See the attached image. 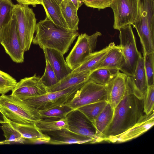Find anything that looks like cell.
<instances>
[{"label": "cell", "instance_id": "6da1fadb", "mask_svg": "<svg viewBox=\"0 0 154 154\" xmlns=\"http://www.w3.org/2000/svg\"><path fill=\"white\" fill-rule=\"evenodd\" d=\"M144 114L143 99L131 93L127 87L124 97L114 109L112 120L104 134V141L127 130Z\"/></svg>", "mask_w": 154, "mask_h": 154}, {"label": "cell", "instance_id": "7a4b0ae2", "mask_svg": "<svg viewBox=\"0 0 154 154\" xmlns=\"http://www.w3.org/2000/svg\"><path fill=\"white\" fill-rule=\"evenodd\" d=\"M35 32L33 44L42 49L55 50L63 55L79 35L77 31L68 32L58 27L47 17L37 23Z\"/></svg>", "mask_w": 154, "mask_h": 154}, {"label": "cell", "instance_id": "3957f363", "mask_svg": "<svg viewBox=\"0 0 154 154\" xmlns=\"http://www.w3.org/2000/svg\"><path fill=\"white\" fill-rule=\"evenodd\" d=\"M137 17L132 25L140 38L143 54L154 52V0H138Z\"/></svg>", "mask_w": 154, "mask_h": 154}, {"label": "cell", "instance_id": "277c9868", "mask_svg": "<svg viewBox=\"0 0 154 154\" xmlns=\"http://www.w3.org/2000/svg\"><path fill=\"white\" fill-rule=\"evenodd\" d=\"M0 109L9 120L17 124L34 125L41 120L38 110L11 95L0 96Z\"/></svg>", "mask_w": 154, "mask_h": 154}, {"label": "cell", "instance_id": "5b68a950", "mask_svg": "<svg viewBox=\"0 0 154 154\" xmlns=\"http://www.w3.org/2000/svg\"><path fill=\"white\" fill-rule=\"evenodd\" d=\"M13 12L16 19L21 46L25 52L29 50L35 32V14L28 5L18 3L14 5Z\"/></svg>", "mask_w": 154, "mask_h": 154}, {"label": "cell", "instance_id": "8992f818", "mask_svg": "<svg viewBox=\"0 0 154 154\" xmlns=\"http://www.w3.org/2000/svg\"><path fill=\"white\" fill-rule=\"evenodd\" d=\"M119 38L124 58V63L120 70L128 76L134 73L140 53L137 49L132 25L129 24L120 28Z\"/></svg>", "mask_w": 154, "mask_h": 154}, {"label": "cell", "instance_id": "52a82bcc", "mask_svg": "<svg viewBox=\"0 0 154 154\" xmlns=\"http://www.w3.org/2000/svg\"><path fill=\"white\" fill-rule=\"evenodd\" d=\"M0 43L12 60L17 63L24 62V53L18 32L17 21L13 12L8 23L0 30Z\"/></svg>", "mask_w": 154, "mask_h": 154}, {"label": "cell", "instance_id": "ba28073f", "mask_svg": "<svg viewBox=\"0 0 154 154\" xmlns=\"http://www.w3.org/2000/svg\"><path fill=\"white\" fill-rule=\"evenodd\" d=\"M104 100L107 101L106 86L88 80L64 105L74 110L85 105Z\"/></svg>", "mask_w": 154, "mask_h": 154}, {"label": "cell", "instance_id": "9c48e42d", "mask_svg": "<svg viewBox=\"0 0 154 154\" xmlns=\"http://www.w3.org/2000/svg\"><path fill=\"white\" fill-rule=\"evenodd\" d=\"M85 83L61 91L49 92L39 97L28 98L22 100L38 110L63 105L72 98L77 91Z\"/></svg>", "mask_w": 154, "mask_h": 154}, {"label": "cell", "instance_id": "30bf717a", "mask_svg": "<svg viewBox=\"0 0 154 154\" xmlns=\"http://www.w3.org/2000/svg\"><path fill=\"white\" fill-rule=\"evenodd\" d=\"M98 31L91 35L86 33L79 35L71 51L66 58L68 66L73 70L79 66L96 48L98 38L101 35Z\"/></svg>", "mask_w": 154, "mask_h": 154}, {"label": "cell", "instance_id": "8fae6325", "mask_svg": "<svg viewBox=\"0 0 154 154\" xmlns=\"http://www.w3.org/2000/svg\"><path fill=\"white\" fill-rule=\"evenodd\" d=\"M138 0H114L110 7L114 14V29L119 30L135 21L138 11Z\"/></svg>", "mask_w": 154, "mask_h": 154}, {"label": "cell", "instance_id": "7c38bea8", "mask_svg": "<svg viewBox=\"0 0 154 154\" xmlns=\"http://www.w3.org/2000/svg\"><path fill=\"white\" fill-rule=\"evenodd\" d=\"M69 130L92 139L93 143L103 141L97 135L93 123L77 109L71 111L66 117Z\"/></svg>", "mask_w": 154, "mask_h": 154}, {"label": "cell", "instance_id": "4fadbf2b", "mask_svg": "<svg viewBox=\"0 0 154 154\" xmlns=\"http://www.w3.org/2000/svg\"><path fill=\"white\" fill-rule=\"evenodd\" d=\"M40 77L36 74L30 77L20 79L12 91L11 95L20 100L40 96L47 93V87L41 81Z\"/></svg>", "mask_w": 154, "mask_h": 154}, {"label": "cell", "instance_id": "5bb4252c", "mask_svg": "<svg viewBox=\"0 0 154 154\" xmlns=\"http://www.w3.org/2000/svg\"><path fill=\"white\" fill-rule=\"evenodd\" d=\"M154 125V111L148 115L144 114L131 128L118 135L108 139L107 141L112 143L126 142L138 137L147 131Z\"/></svg>", "mask_w": 154, "mask_h": 154}, {"label": "cell", "instance_id": "9a60e30c", "mask_svg": "<svg viewBox=\"0 0 154 154\" xmlns=\"http://www.w3.org/2000/svg\"><path fill=\"white\" fill-rule=\"evenodd\" d=\"M127 88L129 92L140 99H143L148 85L143 57L138 59L134 75H127Z\"/></svg>", "mask_w": 154, "mask_h": 154}, {"label": "cell", "instance_id": "2e32d148", "mask_svg": "<svg viewBox=\"0 0 154 154\" xmlns=\"http://www.w3.org/2000/svg\"><path fill=\"white\" fill-rule=\"evenodd\" d=\"M127 75L120 72L106 86L107 101L114 109L124 97L127 89Z\"/></svg>", "mask_w": 154, "mask_h": 154}, {"label": "cell", "instance_id": "e0dca14e", "mask_svg": "<svg viewBox=\"0 0 154 154\" xmlns=\"http://www.w3.org/2000/svg\"><path fill=\"white\" fill-rule=\"evenodd\" d=\"M42 49L45 60L48 61L59 80L72 72V70L68 65L61 53L53 49L43 48Z\"/></svg>", "mask_w": 154, "mask_h": 154}, {"label": "cell", "instance_id": "ac0fdd59", "mask_svg": "<svg viewBox=\"0 0 154 154\" xmlns=\"http://www.w3.org/2000/svg\"><path fill=\"white\" fill-rule=\"evenodd\" d=\"M46 134L50 137L48 143L50 144L93 143V140L91 138L79 135L66 129L46 132Z\"/></svg>", "mask_w": 154, "mask_h": 154}, {"label": "cell", "instance_id": "d6986e66", "mask_svg": "<svg viewBox=\"0 0 154 154\" xmlns=\"http://www.w3.org/2000/svg\"><path fill=\"white\" fill-rule=\"evenodd\" d=\"M115 45L113 42H111L103 49L91 53L79 66L72 70V72H92L97 69L98 65L104 59L109 50Z\"/></svg>", "mask_w": 154, "mask_h": 154}, {"label": "cell", "instance_id": "ffe728a7", "mask_svg": "<svg viewBox=\"0 0 154 154\" xmlns=\"http://www.w3.org/2000/svg\"><path fill=\"white\" fill-rule=\"evenodd\" d=\"M42 5L45 11L46 17L57 26L68 32L69 29L63 17L60 4L57 0H42Z\"/></svg>", "mask_w": 154, "mask_h": 154}, {"label": "cell", "instance_id": "44dd1931", "mask_svg": "<svg viewBox=\"0 0 154 154\" xmlns=\"http://www.w3.org/2000/svg\"><path fill=\"white\" fill-rule=\"evenodd\" d=\"M90 71L71 72L55 85L47 87L48 92L61 91L72 86L84 83L88 80Z\"/></svg>", "mask_w": 154, "mask_h": 154}, {"label": "cell", "instance_id": "7402d4cb", "mask_svg": "<svg viewBox=\"0 0 154 154\" xmlns=\"http://www.w3.org/2000/svg\"><path fill=\"white\" fill-rule=\"evenodd\" d=\"M60 5L63 17L70 31H77L79 22L78 10L70 0H63Z\"/></svg>", "mask_w": 154, "mask_h": 154}, {"label": "cell", "instance_id": "603a6c76", "mask_svg": "<svg viewBox=\"0 0 154 154\" xmlns=\"http://www.w3.org/2000/svg\"><path fill=\"white\" fill-rule=\"evenodd\" d=\"M114 113V109L108 103L94 122L97 135L103 141L104 133L112 120Z\"/></svg>", "mask_w": 154, "mask_h": 154}, {"label": "cell", "instance_id": "cb8c5ba5", "mask_svg": "<svg viewBox=\"0 0 154 154\" xmlns=\"http://www.w3.org/2000/svg\"><path fill=\"white\" fill-rule=\"evenodd\" d=\"M123 63L124 58L121 48L119 45H115L109 50L104 59L98 65L96 69L108 68L117 69L120 70Z\"/></svg>", "mask_w": 154, "mask_h": 154}, {"label": "cell", "instance_id": "d4e9b609", "mask_svg": "<svg viewBox=\"0 0 154 154\" xmlns=\"http://www.w3.org/2000/svg\"><path fill=\"white\" fill-rule=\"evenodd\" d=\"M8 121L11 125L23 137L32 143L39 139L50 138L48 135L44 134L35 125H22L14 123L9 120Z\"/></svg>", "mask_w": 154, "mask_h": 154}, {"label": "cell", "instance_id": "484cf974", "mask_svg": "<svg viewBox=\"0 0 154 154\" xmlns=\"http://www.w3.org/2000/svg\"><path fill=\"white\" fill-rule=\"evenodd\" d=\"M117 69L100 68L92 72L88 80L106 86L120 72Z\"/></svg>", "mask_w": 154, "mask_h": 154}, {"label": "cell", "instance_id": "4316f807", "mask_svg": "<svg viewBox=\"0 0 154 154\" xmlns=\"http://www.w3.org/2000/svg\"><path fill=\"white\" fill-rule=\"evenodd\" d=\"M72 110L63 104L48 109L38 110V113L41 120L45 121L57 120L66 118L67 115Z\"/></svg>", "mask_w": 154, "mask_h": 154}, {"label": "cell", "instance_id": "83f0119b", "mask_svg": "<svg viewBox=\"0 0 154 154\" xmlns=\"http://www.w3.org/2000/svg\"><path fill=\"white\" fill-rule=\"evenodd\" d=\"M35 125L42 132L46 133L62 129L69 130L66 118L52 121L40 120L35 122Z\"/></svg>", "mask_w": 154, "mask_h": 154}, {"label": "cell", "instance_id": "f1b7e54d", "mask_svg": "<svg viewBox=\"0 0 154 154\" xmlns=\"http://www.w3.org/2000/svg\"><path fill=\"white\" fill-rule=\"evenodd\" d=\"M108 103L107 100H103L85 105L76 109L83 113L93 124L95 119Z\"/></svg>", "mask_w": 154, "mask_h": 154}, {"label": "cell", "instance_id": "f546056e", "mask_svg": "<svg viewBox=\"0 0 154 154\" xmlns=\"http://www.w3.org/2000/svg\"><path fill=\"white\" fill-rule=\"evenodd\" d=\"M2 125L1 128L5 138V140L2 141L3 144L15 143L24 144L26 142V139L11 125L8 119L7 121L2 123Z\"/></svg>", "mask_w": 154, "mask_h": 154}, {"label": "cell", "instance_id": "4dcf8cb0", "mask_svg": "<svg viewBox=\"0 0 154 154\" xmlns=\"http://www.w3.org/2000/svg\"><path fill=\"white\" fill-rule=\"evenodd\" d=\"M14 5L11 0H0V30L10 20Z\"/></svg>", "mask_w": 154, "mask_h": 154}, {"label": "cell", "instance_id": "1f68e13d", "mask_svg": "<svg viewBox=\"0 0 154 154\" xmlns=\"http://www.w3.org/2000/svg\"><path fill=\"white\" fill-rule=\"evenodd\" d=\"M143 57L148 86L154 85V52L144 54Z\"/></svg>", "mask_w": 154, "mask_h": 154}, {"label": "cell", "instance_id": "d6a6232c", "mask_svg": "<svg viewBox=\"0 0 154 154\" xmlns=\"http://www.w3.org/2000/svg\"><path fill=\"white\" fill-rule=\"evenodd\" d=\"M16 79L8 73L0 70V94H5L12 91L17 83Z\"/></svg>", "mask_w": 154, "mask_h": 154}, {"label": "cell", "instance_id": "836d02e7", "mask_svg": "<svg viewBox=\"0 0 154 154\" xmlns=\"http://www.w3.org/2000/svg\"><path fill=\"white\" fill-rule=\"evenodd\" d=\"M46 66L44 73L40 78L42 83L47 87L54 85L59 80L57 77L48 61L45 60Z\"/></svg>", "mask_w": 154, "mask_h": 154}, {"label": "cell", "instance_id": "e575fe53", "mask_svg": "<svg viewBox=\"0 0 154 154\" xmlns=\"http://www.w3.org/2000/svg\"><path fill=\"white\" fill-rule=\"evenodd\" d=\"M143 112L148 115L154 111V85L148 86L143 99Z\"/></svg>", "mask_w": 154, "mask_h": 154}, {"label": "cell", "instance_id": "d590c367", "mask_svg": "<svg viewBox=\"0 0 154 154\" xmlns=\"http://www.w3.org/2000/svg\"><path fill=\"white\" fill-rule=\"evenodd\" d=\"M114 0H83V3L87 7L98 10L110 7Z\"/></svg>", "mask_w": 154, "mask_h": 154}, {"label": "cell", "instance_id": "8d00e7d4", "mask_svg": "<svg viewBox=\"0 0 154 154\" xmlns=\"http://www.w3.org/2000/svg\"><path fill=\"white\" fill-rule=\"evenodd\" d=\"M18 4L23 5H32L35 7L37 5H42V0H15Z\"/></svg>", "mask_w": 154, "mask_h": 154}, {"label": "cell", "instance_id": "74e56055", "mask_svg": "<svg viewBox=\"0 0 154 154\" xmlns=\"http://www.w3.org/2000/svg\"><path fill=\"white\" fill-rule=\"evenodd\" d=\"M72 2L78 10L79 8L83 4V3L81 0H70Z\"/></svg>", "mask_w": 154, "mask_h": 154}, {"label": "cell", "instance_id": "f35d334b", "mask_svg": "<svg viewBox=\"0 0 154 154\" xmlns=\"http://www.w3.org/2000/svg\"><path fill=\"white\" fill-rule=\"evenodd\" d=\"M8 119L5 116L0 109V124H2L7 121Z\"/></svg>", "mask_w": 154, "mask_h": 154}, {"label": "cell", "instance_id": "ab89813d", "mask_svg": "<svg viewBox=\"0 0 154 154\" xmlns=\"http://www.w3.org/2000/svg\"><path fill=\"white\" fill-rule=\"evenodd\" d=\"M59 3L60 4V3L63 0H57Z\"/></svg>", "mask_w": 154, "mask_h": 154}, {"label": "cell", "instance_id": "60d3db41", "mask_svg": "<svg viewBox=\"0 0 154 154\" xmlns=\"http://www.w3.org/2000/svg\"><path fill=\"white\" fill-rule=\"evenodd\" d=\"M3 144V143L2 142V141H0V144Z\"/></svg>", "mask_w": 154, "mask_h": 154}, {"label": "cell", "instance_id": "b9f144b4", "mask_svg": "<svg viewBox=\"0 0 154 154\" xmlns=\"http://www.w3.org/2000/svg\"><path fill=\"white\" fill-rule=\"evenodd\" d=\"M82 2L83 0H81Z\"/></svg>", "mask_w": 154, "mask_h": 154}]
</instances>
